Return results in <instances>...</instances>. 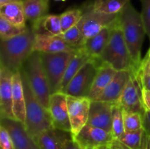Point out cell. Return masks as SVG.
Returning <instances> with one entry per match:
<instances>
[{
  "instance_id": "cell-9",
  "label": "cell",
  "mask_w": 150,
  "mask_h": 149,
  "mask_svg": "<svg viewBox=\"0 0 150 149\" xmlns=\"http://www.w3.org/2000/svg\"><path fill=\"white\" fill-rule=\"evenodd\" d=\"M67 108L72 137H75L87 124L92 99L67 95Z\"/></svg>"
},
{
  "instance_id": "cell-27",
  "label": "cell",
  "mask_w": 150,
  "mask_h": 149,
  "mask_svg": "<svg viewBox=\"0 0 150 149\" xmlns=\"http://www.w3.org/2000/svg\"><path fill=\"white\" fill-rule=\"evenodd\" d=\"M36 143L40 149H63L60 136L54 129L42 132L37 139Z\"/></svg>"
},
{
  "instance_id": "cell-37",
  "label": "cell",
  "mask_w": 150,
  "mask_h": 149,
  "mask_svg": "<svg viewBox=\"0 0 150 149\" xmlns=\"http://www.w3.org/2000/svg\"><path fill=\"white\" fill-rule=\"evenodd\" d=\"M142 99L145 108L150 110V91L142 89Z\"/></svg>"
},
{
  "instance_id": "cell-31",
  "label": "cell",
  "mask_w": 150,
  "mask_h": 149,
  "mask_svg": "<svg viewBox=\"0 0 150 149\" xmlns=\"http://www.w3.org/2000/svg\"><path fill=\"white\" fill-rule=\"evenodd\" d=\"M27 27V26H26ZM26 28H19L9 22L6 19L0 17V38L1 40H7L21 34Z\"/></svg>"
},
{
  "instance_id": "cell-8",
  "label": "cell",
  "mask_w": 150,
  "mask_h": 149,
  "mask_svg": "<svg viewBox=\"0 0 150 149\" xmlns=\"http://www.w3.org/2000/svg\"><path fill=\"white\" fill-rule=\"evenodd\" d=\"M119 14H105L92 10L89 5L83 9V14L78 23L84 40L95 36L101 30L112 26L118 19Z\"/></svg>"
},
{
  "instance_id": "cell-10",
  "label": "cell",
  "mask_w": 150,
  "mask_h": 149,
  "mask_svg": "<svg viewBox=\"0 0 150 149\" xmlns=\"http://www.w3.org/2000/svg\"><path fill=\"white\" fill-rule=\"evenodd\" d=\"M67 99V95L64 92L58 91L51 93L49 99L48 111L54 129L70 134L71 126Z\"/></svg>"
},
{
  "instance_id": "cell-41",
  "label": "cell",
  "mask_w": 150,
  "mask_h": 149,
  "mask_svg": "<svg viewBox=\"0 0 150 149\" xmlns=\"http://www.w3.org/2000/svg\"><path fill=\"white\" fill-rule=\"evenodd\" d=\"M108 146H104V147H101V148H96V149H107V148H108Z\"/></svg>"
},
{
  "instance_id": "cell-24",
  "label": "cell",
  "mask_w": 150,
  "mask_h": 149,
  "mask_svg": "<svg viewBox=\"0 0 150 149\" xmlns=\"http://www.w3.org/2000/svg\"><path fill=\"white\" fill-rule=\"evenodd\" d=\"M26 20L34 23L48 15V0H21Z\"/></svg>"
},
{
  "instance_id": "cell-44",
  "label": "cell",
  "mask_w": 150,
  "mask_h": 149,
  "mask_svg": "<svg viewBox=\"0 0 150 149\" xmlns=\"http://www.w3.org/2000/svg\"><path fill=\"white\" fill-rule=\"evenodd\" d=\"M107 149H112V148H111V147H110V146H108V148H107Z\"/></svg>"
},
{
  "instance_id": "cell-36",
  "label": "cell",
  "mask_w": 150,
  "mask_h": 149,
  "mask_svg": "<svg viewBox=\"0 0 150 149\" xmlns=\"http://www.w3.org/2000/svg\"><path fill=\"white\" fill-rule=\"evenodd\" d=\"M143 129L145 134L150 138V110L146 109L143 115Z\"/></svg>"
},
{
  "instance_id": "cell-40",
  "label": "cell",
  "mask_w": 150,
  "mask_h": 149,
  "mask_svg": "<svg viewBox=\"0 0 150 149\" xmlns=\"http://www.w3.org/2000/svg\"><path fill=\"white\" fill-rule=\"evenodd\" d=\"M146 56H147V58H148V59H149V62H150V48H149V51H148V52H147V53H146Z\"/></svg>"
},
{
  "instance_id": "cell-34",
  "label": "cell",
  "mask_w": 150,
  "mask_h": 149,
  "mask_svg": "<svg viewBox=\"0 0 150 149\" xmlns=\"http://www.w3.org/2000/svg\"><path fill=\"white\" fill-rule=\"evenodd\" d=\"M0 148L1 149H15L10 133L3 126L0 125Z\"/></svg>"
},
{
  "instance_id": "cell-33",
  "label": "cell",
  "mask_w": 150,
  "mask_h": 149,
  "mask_svg": "<svg viewBox=\"0 0 150 149\" xmlns=\"http://www.w3.org/2000/svg\"><path fill=\"white\" fill-rule=\"evenodd\" d=\"M142 3V20L144 25L146 35L150 40V0H140Z\"/></svg>"
},
{
  "instance_id": "cell-11",
  "label": "cell",
  "mask_w": 150,
  "mask_h": 149,
  "mask_svg": "<svg viewBox=\"0 0 150 149\" xmlns=\"http://www.w3.org/2000/svg\"><path fill=\"white\" fill-rule=\"evenodd\" d=\"M125 111L129 112L144 113L146 108L142 99V89L134 72H131L130 77L118 102Z\"/></svg>"
},
{
  "instance_id": "cell-1",
  "label": "cell",
  "mask_w": 150,
  "mask_h": 149,
  "mask_svg": "<svg viewBox=\"0 0 150 149\" xmlns=\"http://www.w3.org/2000/svg\"><path fill=\"white\" fill-rule=\"evenodd\" d=\"M35 34L26 27L21 34L0 42V64L15 73L19 71L34 52Z\"/></svg>"
},
{
  "instance_id": "cell-35",
  "label": "cell",
  "mask_w": 150,
  "mask_h": 149,
  "mask_svg": "<svg viewBox=\"0 0 150 149\" xmlns=\"http://www.w3.org/2000/svg\"><path fill=\"white\" fill-rule=\"evenodd\" d=\"M60 138H61L63 149H83L76 143L72 137L68 138V137L60 136Z\"/></svg>"
},
{
  "instance_id": "cell-26",
  "label": "cell",
  "mask_w": 150,
  "mask_h": 149,
  "mask_svg": "<svg viewBox=\"0 0 150 149\" xmlns=\"http://www.w3.org/2000/svg\"><path fill=\"white\" fill-rule=\"evenodd\" d=\"M125 132L123 108L119 103H114L111 114V134L114 140H119Z\"/></svg>"
},
{
  "instance_id": "cell-42",
  "label": "cell",
  "mask_w": 150,
  "mask_h": 149,
  "mask_svg": "<svg viewBox=\"0 0 150 149\" xmlns=\"http://www.w3.org/2000/svg\"><path fill=\"white\" fill-rule=\"evenodd\" d=\"M148 149H150V138L149 140V143H148Z\"/></svg>"
},
{
  "instance_id": "cell-43",
  "label": "cell",
  "mask_w": 150,
  "mask_h": 149,
  "mask_svg": "<svg viewBox=\"0 0 150 149\" xmlns=\"http://www.w3.org/2000/svg\"><path fill=\"white\" fill-rule=\"evenodd\" d=\"M56 1H65L66 0H54Z\"/></svg>"
},
{
  "instance_id": "cell-4",
  "label": "cell",
  "mask_w": 150,
  "mask_h": 149,
  "mask_svg": "<svg viewBox=\"0 0 150 149\" xmlns=\"http://www.w3.org/2000/svg\"><path fill=\"white\" fill-rule=\"evenodd\" d=\"M99 60L111 65L117 71L135 72L138 70L130 56L118 19L111 26L109 40Z\"/></svg>"
},
{
  "instance_id": "cell-29",
  "label": "cell",
  "mask_w": 150,
  "mask_h": 149,
  "mask_svg": "<svg viewBox=\"0 0 150 149\" xmlns=\"http://www.w3.org/2000/svg\"><path fill=\"white\" fill-rule=\"evenodd\" d=\"M59 36L68 45L76 49L82 48L85 42L83 34L78 25L70 28V29L62 33Z\"/></svg>"
},
{
  "instance_id": "cell-14",
  "label": "cell",
  "mask_w": 150,
  "mask_h": 149,
  "mask_svg": "<svg viewBox=\"0 0 150 149\" xmlns=\"http://www.w3.org/2000/svg\"><path fill=\"white\" fill-rule=\"evenodd\" d=\"M14 73L0 64V116L15 119L13 112V77Z\"/></svg>"
},
{
  "instance_id": "cell-25",
  "label": "cell",
  "mask_w": 150,
  "mask_h": 149,
  "mask_svg": "<svg viewBox=\"0 0 150 149\" xmlns=\"http://www.w3.org/2000/svg\"><path fill=\"white\" fill-rule=\"evenodd\" d=\"M130 0H94L89 7L95 11L105 14H119Z\"/></svg>"
},
{
  "instance_id": "cell-12",
  "label": "cell",
  "mask_w": 150,
  "mask_h": 149,
  "mask_svg": "<svg viewBox=\"0 0 150 149\" xmlns=\"http://www.w3.org/2000/svg\"><path fill=\"white\" fill-rule=\"evenodd\" d=\"M73 139L83 149L110 146L114 140L111 133L88 124Z\"/></svg>"
},
{
  "instance_id": "cell-22",
  "label": "cell",
  "mask_w": 150,
  "mask_h": 149,
  "mask_svg": "<svg viewBox=\"0 0 150 149\" xmlns=\"http://www.w3.org/2000/svg\"><path fill=\"white\" fill-rule=\"evenodd\" d=\"M0 17L19 28L26 27V18L21 1L0 6Z\"/></svg>"
},
{
  "instance_id": "cell-3",
  "label": "cell",
  "mask_w": 150,
  "mask_h": 149,
  "mask_svg": "<svg viewBox=\"0 0 150 149\" xmlns=\"http://www.w3.org/2000/svg\"><path fill=\"white\" fill-rule=\"evenodd\" d=\"M26 99V121L24 125L26 131L36 142L38 137L44 131L54 129L50 112L32 92L24 73L20 70Z\"/></svg>"
},
{
  "instance_id": "cell-20",
  "label": "cell",
  "mask_w": 150,
  "mask_h": 149,
  "mask_svg": "<svg viewBox=\"0 0 150 149\" xmlns=\"http://www.w3.org/2000/svg\"><path fill=\"white\" fill-rule=\"evenodd\" d=\"M111 26L105 28L96 35L85 40L82 48L92 58L99 59L109 40Z\"/></svg>"
},
{
  "instance_id": "cell-17",
  "label": "cell",
  "mask_w": 150,
  "mask_h": 149,
  "mask_svg": "<svg viewBox=\"0 0 150 149\" xmlns=\"http://www.w3.org/2000/svg\"><path fill=\"white\" fill-rule=\"evenodd\" d=\"M79 50L68 45L59 35L35 34L34 51L53 53L59 52H76Z\"/></svg>"
},
{
  "instance_id": "cell-23",
  "label": "cell",
  "mask_w": 150,
  "mask_h": 149,
  "mask_svg": "<svg viewBox=\"0 0 150 149\" xmlns=\"http://www.w3.org/2000/svg\"><path fill=\"white\" fill-rule=\"evenodd\" d=\"M90 59H92V58L83 51V48L79 49L75 53L72 59L70 60L65 73H64V77H63L62 82L61 86H60L59 91H64L66 87L67 86L68 83L71 81L73 77L79 72L81 67Z\"/></svg>"
},
{
  "instance_id": "cell-13",
  "label": "cell",
  "mask_w": 150,
  "mask_h": 149,
  "mask_svg": "<svg viewBox=\"0 0 150 149\" xmlns=\"http://www.w3.org/2000/svg\"><path fill=\"white\" fill-rule=\"evenodd\" d=\"M0 124L10 133L15 149H40L35 140L26 131L23 123L13 118H1Z\"/></svg>"
},
{
  "instance_id": "cell-18",
  "label": "cell",
  "mask_w": 150,
  "mask_h": 149,
  "mask_svg": "<svg viewBox=\"0 0 150 149\" xmlns=\"http://www.w3.org/2000/svg\"><path fill=\"white\" fill-rule=\"evenodd\" d=\"M13 112L15 119L24 124L26 121V99L20 70L13 74Z\"/></svg>"
},
{
  "instance_id": "cell-2",
  "label": "cell",
  "mask_w": 150,
  "mask_h": 149,
  "mask_svg": "<svg viewBox=\"0 0 150 149\" xmlns=\"http://www.w3.org/2000/svg\"><path fill=\"white\" fill-rule=\"evenodd\" d=\"M118 23L122 30L130 56L138 69L142 62V48L146 34L142 15L129 2L119 13Z\"/></svg>"
},
{
  "instance_id": "cell-39",
  "label": "cell",
  "mask_w": 150,
  "mask_h": 149,
  "mask_svg": "<svg viewBox=\"0 0 150 149\" xmlns=\"http://www.w3.org/2000/svg\"><path fill=\"white\" fill-rule=\"evenodd\" d=\"M21 1V0H0V6L4 5V4H10V3L18 2V1Z\"/></svg>"
},
{
  "instance_id": "cell-46",
  "label": "cell",
  "mask_w": 150,
  "mask_h": 149,
  "mask_svg": "<svg viewBox=\"0 0 150 149\" xmlns=\"http://www.w3.org/2000/svg\"><path fill=\"white\" fill-rule=\"evenodd\" d=\"M48 1H50V0H48Z\"/></svg>"
},
{
  "instance_id": "cell-16",
  "label": "cell",
  "mask_w": 150,
  "mask_h": 149,
  "mask_svg": "<svg viewBox=\"0 0 150 149\" xmlns=\"http://www.w3.org/2000/svg\"><path fill=\"white\" fill-rule=\"evenodd\" d=\"M131 72L127 70L117 71L114 78L95 100L109 103H118L129 81Z\"/></svg>"
},
{
  "instance_id": "cell-38",
  "label": "cell",
  "mask_w": 150,
  "mask_h": 149,
  "mask_svg": "<svg viewBox=\"0 0 150 149\" xmlns=\"http://www.w3.org/2000/svg\"><path fill=\"white\" fill-rule=\"evenodd\" d=\"M110 147L112 149H128L127 147L124 145L123 144H122L119 140H114L113 141L112 144L110 145Z\"/></svg>"
},
{
  "instance_id": "cell-7",
  "label": "cell",
  "mask_w": 150,
  "mask_h": 149,
  "mask_svg": "<svg viewBox=\"0 0 150 149\" xmlns=\"http://www.w3.org/2000/svg\"><path fill=\"white\" fill-rule=\"evenodd\" d=\"M101 61L96 58L87 61L68 83L64 93L69 96L89 97Z\"/></svg>"
},
{
  "instance_id": "cell-19",
  "label": "cell",
  "mask_w": 150,
  "mask_h": 149,
  "mask_svg": "<svg viewBox=\"0 0 150 149\" xmlns=\"http://www.w3.org/2000/svg\"><path fill=\"white\" fill-rule=\"evenodd\" d=\"M117 72L111 65L101 62L89 93V99L95 100L112 80Z\"/></svg>"
},
{
  "instance_id": "cell-21",
  "label": "cell",
  "mask_w": 150,
  "mask_h": 149,
  "mask_svg": "<svg viewBox=\"0 0 150 149\" xmlns=\"http://www.w3.org/2000/svg\"><path fill=\"white\" fill-rule=\"evenodd\" d=\"M31 27L35 34L58 36L62 33L60 16L57 15H46L32 23Z\"/></svg>"
},
{
  "instance_id": "cell-32",
  "label": "cell",
  "mask_w": 150,
  "mask_h": 149,
  "mask_svg": "<svg viewBox=\"0 0 150 149\" xmlns=\"http://www.w3.org/2000/svg\"><path fill=\"white\" fill-rule=\"evenodd\" d=\"M125 131H133L143 129V115L138 112H126L123 110Z\"/></svg>"
},
{
  "instance_id": "cell-15",
  "label": "cell",
  "mask_w": 150,
  "mask_h": 149,
  "mask_svg": "<svg viewBox=\"0 0 150 149\" xmlns=\"http://www.w3.org/2000/svg\"><path fill=\"white\" fill-rule=\"evenodd\" d=\"M114 104L92 100L87 124L111 133V114Z\"/></svg>"
},
{
  "instance_id": "cell-45",
  "label": "cell",
  "mask_w": 150,
  "mask_h": 149,
  "mask_svg": "<svg viewBox=\"0 0 150 149\" xmlns=\"http://www.w3.org/2000/svg\"><path fill=\"white\" fill-rule=\"evenodd\" d=\"M86 149H95V148H86Z\"/></svg>"
},
{
  "instance_id": "cell-28",
  "label": "cell",
  "mask_w": 150,
  "mask_h": 149,
  "mask_svg": "<svg viewBox=\"0 0 150 149\" xmlns=\"http://www.w3.org/2000/svg\"><path fill=\"white\" fill-rule=\"evenodd\" d=\"M83 14V8H73L59 15L62 33L77 25Z\"/></svg>"
},
{
  "instance_id": "cell-6",
  "label": "cell",
  "mask_w": 150,
  "mask_h": 149,
  "mask_svg": "<svg viewBox=\"0 0 150 149\" xmlns=\"http://www.w3.org/2000/svg\"><path fill=\"white\" fill-rule=\"evenodd\" d=\"M77 51L53 53H40L42 65L49 82L51 93L59 91L67 66Z\"/></svg>"
},
{
  "instance_id": "cell-30",
  "label": "cell",
  "mask_w": 150,
  "mask_h": 149,
  "mask_svg": "<svg viewBox=\"0 0 150 149\" xmlns=\"http://www.w3.org/2000/svg\"><path fill=\"white\" fill-rule=\"evenodd\" d=\"M134 73L142 89L150 91V62L146 56L142 60L139 68Z\"/></svg>"
},
{
  "instance_id": "cell-5",
  "label": "cell",
  "mask_w": 150,
  "mask_h": 149,
  "mask_svg": "<svg viewBox=\"0 0 150 149\" xmlns=\"http://www.w3.org/2000/svg\"><path fill=\"white\" fill-rule=\"evenodd\" d=\"M21 70L35 96L48 110L51 93L49 82L42 65L40 52L34 51L25 61Z\"/></svg>"
}]
</instances>
